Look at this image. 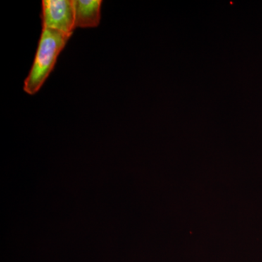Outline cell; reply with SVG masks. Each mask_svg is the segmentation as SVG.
Masks as SVG:
<instances>
[{
    "mask_svg": "<svg viewBox=\"0 0 262 262\" xmlns=\"http://www.w3.org/2000/svg\"><path fill=\"white\" fill-rule=\"evenodd\" d=\"M70 37L56 29L42 27L34 63L24 82L26 93L34 95L39 91L54 68L57 58Z\"/></svg>",
    "mask_w": 262,
    "mask_h": 262,
    "instance_id": "1",
    "label": "cell"
},
{
    "mask_svg": "<svg viewBox=\"0 0 262 262\" xmlns=\"http://www.w3.org/2000/svg\"><path fill=\"white\" fill-rule=\"evenodd\" d=\"M43 27L72 36L75 29V8L72 0L42 1Z\"/></svg>",
    "mask_w": 262,
    "mask_h": 262,
    "instance_id": "2",
    "label": "cell"
},
{
    "mask_svg": "<svg viewBox=\"0 0 262 262\" xmlns=\"http://www.w3.org/2000/svg\"><path fill=\"white\" fill-rule=\"evenodd\" d=\"M101 0H74L76 27H98L101 19Z\"/></svg>",
    "mask_w": 262,
    "mask_h": 262,
    "instance_id": "3",
    "label": "cell"
}]
</instances>
